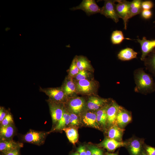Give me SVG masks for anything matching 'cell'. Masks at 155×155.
<instances>
[{"label": "cell", "mask_w": 155, "mask_h": 155, "mask_svg": "<svg viewBox=\"0 0 155 155\" xmlns=\"http://www.w3.org/2000/svg\"><path fill=\"white\" fill-rule=\"evenodd\" d=\"M135 84V92L147 95L155 91V82L150 74L147 73L143 68L137 69L134 71Z\"/></svg>", "instance_id": "6da1fadb"}, {"label": "cell", "mask_w": 155, "mask_h": 155, "mask_svg": "<svg viewBox=\"0 0 155 155\" xmlns=\"http://www.w3.org/2000/svg\"><path fill=\"white\" fill-rule=\"evenodd\" d=\"M115 7L117 13L119 18H122L123 21L124 29L126 30L127 23L129 19L130 10V2L126 0H116Z\"/></svg>", "instance_id": "7a4b0ae2"}, {"label": "cell", "mask_w": 155, "mask_h": 155, "mask_svg": "<svg viewBox=\"0 0 155 155\" xmlns=\"http://www.w3.org/2000/svg\"><path fill=\"white\" fill-rule=\"evenodd\" d=\"M40 90L49 97L50 100L56 102H63L67 97L62 87L44 88L40 87Z\"/></svg>", "instance_id": "3957f363"}, {"label": "cell", "mask_w": 155, "mask_h": 155, "mask_svg": "<svg viewBox=\"0 0 155 155\" xmlns=\"http://www.w3.org/2000/svg\"><path fill=\"white\" fill-rule=\"evenodd\" d=\"M47 133L30 130L23 137V140L26 142L40 146L44 142Z\"/></svg>", "instance_id": "277c9868"}, {"label": "cell", "mask_w": 155, "mask_h": 155, "mask_svg": "<svg viewBox=\"0 0 155 155\" xmlns=\"http://www.w3.org/2000/svg\"><path fill=\"white\" fill-rule=\"evenodd\" d=\"M81 9L85 12L87 15L90 16L100 13L101 8L97 5L94 0H83L78 6L71 9L72 10Z\"/></svg>", "instance_id": "5b68a950"}, {"label": "cell", "mask_w": 155, "mask_h": 155, "mask_svg": "<svg viewBox=\"0 0 155 155\" xmlns=\"http://www.w3.org/2000/svg\"><path fill=\"white\" fill-rule=\"evenodd\" d=\"M115 2L116 0H105L104 5L101 8L100 13L107 18L111 19L117 23L119 21V18L115 8Z\"/></svg>", "instance_id": "8992f818"}, {"label": "cell", "mask_w": 155, "mask_h": 155, "mask_svg": "<svg viewBox=\"0 0 155 155\" xmlns=\"http://www.w3.org/2000/svg\"><path fill=\"white\" fill-rule=\"evenodd\" d=\"M75 84L76 92L80 94H91L95 91L97 88L94 82L87 79L77 81Z\"/></svg>", "instance_id": "52a82bcc"}, {"label": "cell", "mask_w": 155, "mask_h": 155, "mask_svg": "<svg viewBox=\"0 0 155 155\" xmlns=\"http://www.w3.org/2000/svg\"><path fill=\"white\" fill-rule=\"evenodd\" d=\"M137 37L138 38L136 40L140 44L141 47L142 54L141 59L144 61L148 55L155 48V39L148 40L144 36L141 40L138 36Z\"/></svg>", "instance_id": "ba28073f"}, {"label": "cell", "mask_w": 155, "mask_h": 155, "mask_svg": "<svg viewBox=\"0 0 155 155\" xmlns=\"http://www.w3.org/2000/svg\"><path fill=\"white\" fill-rule=\"evenodd\" d=\"M49 106L53 123L56 125L63 115L64 109L60 103L50 100L49 101Z\"/></svg>", "instance_id": "9c48e42d"}, {"label": "cell", "mask_w": 155, "mask_h": 155, "mask_svg": "<svg viewBox=\"0 0 155 155\" xmlns=\"http://www.w3.org/2000/svg\"><path fill=\"white\" fill-rule=\"evenodd\" d=\"M83 124L86 126L100 129V125L98 122L96 113L92 111H88L84 113L82 116Z\"/></svg>", "instance_id": "30bf717a"}, {"label": "cell", "mask_w": 155, "mask_h": 155, "mask_svg": "<svg viewBox=\"0 0 155 155\" xmlns=\"http://www.w3.org/2000/svg\"><path fill=\"white\" fill-rule=\"evenodd\" d=\"M108 101L107 99L91 96L87 102V107L89 110L97 111L107 104Z\"/></svg>", "instance_id": "8fae6325"}, {"label": "cell", "mask_w": 155, "mask_h": 155, "mask_svg": "<svg viewBox=\"0 0 155 155\" xmlns=\"http://www.w3.org/2000/svg\"><path fill=\"white\" fill-rule=\"evenodd\" d=\"M120 106L115 101L110 104L106 111L107 123L109 125L115 124L116 119Z\"/></svg>", "instance_id": "7c38bea8"}, {"label": "cell", "mask_w": 155, "mask_h": 155, "mask_svg": "<svg viewBox=\"0 0 155 155\" xmlns=\"http://www.w3.org/2000/svg\"><path fill=\"white\" fill-rule=\"evenodd\" d=\"M85 105V102L82 98L77 97L71 99L69 103V107L72 113L80 114L83 111Z\"/></svg>", "instance_id": "4fadbf2b"}, {"label": "cell", "mask_w": 155, "mask_h": 155, "mask_svg": "<svg viewBox=\"0 0 155 155\" xmlns=\"http://www.w3.org/2000/svg\"><path fill=\"white\" fill-rule=\"evenodd\" d=\"M132 119L129 113L120 106L117 116L115 124L123 127L131 121Z\"/></svg>", "instance_id": "5bb4252c"}, {"label": "cell", "mask_w": 155, "mask_h": 155, "mask_svg": "<svg viewBox=\"0 0 155 155\" xmlns=\"http://www.w3.org/2000/svg\"><path fill=\"white\" fill-rule=\"evenodd\" d=\"M23 146L22 143L16 142L12 140H1L0 151L5 153L17 148H20Z\"/></svg>", "instance_id": "9a60e30c"}, {"label": "cell", "mask_w": 155, "mask_h": 155, "mask_svg": "<svg viewBox=\"0 0 155 155\" xmlns=\"http://www.w3.org/2000/svg\"><path fill=\"white\" fill-rule=\"evenodd\" d=\"M144 61L146 69L155 77V48L148 55Z\"/></svg>", "instance_id": "2e32d148"}, {"label": "cell", "mask_w": 155, "mask_h": 155, "mask_svg": "<svg viewBox=\"0 0 155 155\" xmlns=\"http://www.w3.org/2000/svg\"><path fill=\"white\" fill-rule=\"evenodd\" d=\"M125 145V143L110 138L106 139L101 144L102 147L109 151H113L117 148L124 146Z\"/></svg>", "instance_id": "e0dca14e"}, {"label": "cell", "mask_w": 155, "mask_h": 155, "mask_svg": "<svg viewBox=\"0 0 155 155\" xmlns=\"http://www.w3.org/2000/svg\"><path fill=\"white\" fill-rule=\"evenodd\" d=\"M137 53L130 48L127 47L121 50L117 55L119 59L122 61H127L136 58Z\"/></svg>", "instance_id": "ac0fdd59"}, {"label": "cell", "mask_w": 155, "mask_h": 155, "mask_svg": "<svg viewBox=\"0 0 155 155\" xmlns=\"http://www.w3.org/2000/svg\"><path fill=\"white\" fill-rule=\"evenodd\" d=\"M62 88L67 96L71 95L76 92L75 83L70 76L65 80Z\"/></svg>", "instance_id": "d6986e66"}, {"label": "cell", "mask_w": 155, "mask_h": 155, "mask_svg": "<svg viewBox=\"0 0 155 155\" xmlns=\"http://www.w3.org/2000/svg\"><path fill=\"white\" fill-rule=\"evenodd\" d=\"M123 131V130L115 124L109 129L108 132V137L110 138L120 142L122 139Z\"/></svg>", "instance_id": "ffe728a7"}, {"label": "cell", "mask_w": 155, "mask_h": 155, "mask_svg": "<svg viewBox=\"0 0 155 155\" xmlns=\"http://www.w3.org/2000/svg\"><path fill=\"white\" fill-rule=\"evenodd\" d=\"M15 131L13 124L6 126H0L1 140H10L14 134Z\"/></svg>", "instance_id": "44dd1931"}, {"label": "cell", "mask_w": 155, "mask_h": 155, "mask_svg": "<svg viewBox=\"0 0 155 155\" xmlns=\"http://www.w3.org/2000/svg\"><path fill=\"white\" fill-rule=\"evenodd\" d=\"M109 104H106L104 106L96 111L97 121L100 125L105 127L107 123V109Z\"/></svg>", "instance_id": "7402d4cb"}, {"label": "cell", "mask_w": 155, "mask_h": 155, "mask_svg": "<svg viewBox=\"0 0 155 155\" xmlns=\"http://www.w3.org/2000/svg\"><path fill=\"white\" fill-rule=\"evenodd\" d=\"M62 130L65 133L69 141L75 145L78 141V134L77 130L74 127H66Z\"/></svg>", "instance_id": "603a6c76"}, {"label": "cell", "mask_w": 155, "mask_h": 155, "mask_svg": "<svg viewBox=\"0 0 155 155\" xmlns=\"http://www.w3.org/2000/svg\"><path fill=\"white\" fill-rule=\"evenodd\" d=\"M75 58L77 65L80 71H86L91 69L90 62L86 57L80 56H76Z\"/></svg>", "instance_id": "cb8c5ba5"}, {"label": "cell", "mask_w": 155, "mask_h": 155, "mask_svg": "<svg viewBox=\"0 0 155 155\" xmlns=\"http://www.w3.org/2000/svg\"><path fill=\"white\" fill-rule=\"evenodd\" d=\"M70 113L64 109L63 115L56 124L54 130H62L70 123Z\"/></svg>", "instance_id": "d4e9b609"}, {"label": "cell", "mask_w": 155, "mask_h": 155, "mask_svg": "<svg viewBox=\"0 0 155 155\" xmlns=\"http://www.w3.org/2000/svg\"><path fill=\"white\" fill-rule=\"evenodd\" d=\"M125 39H130L124 37L122 31L119 30L113 31L111 36V40L113 44H119L121 43Z\"/></svg>", "instance_id": "484cf974"}, {"label": "cell", "mask_w": 155, "mask_h": 155, "mask_svg": "<svg viewBox=\"0 0 155 155\" xmlns=\"http://www.w3.org/2000/svg\"><path fill=\"white\" fill-rule=\"evenodd\" d=\"M130 150L131 155H139L141 150V145L137 140L132 141L130 144Z\"/></svg>", "instance_id": "4316f807"}, {"label": "cell", "mask_w": 155, "mask_h": 155, "mask_svg": "<svg viewBox=\"0 0 155 155\" xmlns=\"http://www.w3.org/2000/svg\"><path fill=\"white\" fill-rule=\"evenodd\" d=\"M79 71L80 70L77 65L75 58L72 61L70 67L69 75L71 78L75 77Z\"/></svg>", "instance_id": "83f0119b"}, {"label": "cell", "mask_w": 155, "mask_h": 155, "mask_svg": "<svg viewBox=\"0 0 155 155\" xmlns=\"http://www.w3.org/2000/svg\"><path fill=\"white\" fill-rule=\"evenodd\" d=\"M13 121L11 115L8 113L3 120L0 122V126H6L13 124Z\"/></svg>", "instance_id": "f1b7e54d"}, {"label": "cell", "mask_w": 155, "mask_h": 155, "mask_svg": "<svg viewBox=\"0 0 155 155\" xmlns=\"http://www.w3.org/2000/svg\"><path fill=\"white\" fill-rule=\"evenodd\" d=\"M70 125L72 126H78L80 124V121L78 115L71 113H70Z\"/></svg>", "instance_id": "f546056e"}, {"label": "cell", "mask_w": 155, "mask_h": 155, "mask_svg": "<svg viewBox=\"0 0 155 155\" xmlns=\"http://www.w3.org/2000/svg\"><path fill=\"white\" fill-rule=\"evenodd\" d=\"M89 74L86 70L80 71L75 77L77 81L87 79L89 77Z\"/></svg>", "instance_id": "4dcf8cb0"}, {"label": "cell", "mask_w": 155, "mask_h": 155, "mask_svg": "<svg viewBox=\"0 0 155 155\" xmlns=\"http://www.w3.org/2000/svg\"><path fill=\"white\" fill-rule=\"evenodd\" d=\"M154 6V3L150 0L142 1L141 4V7L142 10H150Z\"/></svg>", "instance_id": "1f68e13d"}, {"label": "cell", "mask_w": 155, "mask_h": 155, "mask_svg": "<svg viewBox=\"0 0 155 155\" xmlns=\"http://www.w3.org/2000/svg\"><path fill=\"white\" fill-rule=\"evenodd\" d=\"M88 148L92 155H103L102 150L98 147L91 146H88Z\"/></svg>", "instance_id": "d6a6232c"}, {"label": "cell", "mask_w": 155, "mask_h": 155, "mask_svg": "<svg viewBox=\"0 0 155 155\" xmlns=\"http://www.w3.org/2000/svg\"><path fill=\"white\" fill-rule=\"evenodd\" d=\"M142 10V7L130 8L129 19L135 15L141 13Z\"/></svg>", "instance_id": "836d02e7"}, {"label": "cell", "mask_w": 155, "mask_h": 155, "mask_svg": "<svg viewBox=\"0 0 155 155\" xmlns=\"http://www.w3.org/2000/svg\"><path fill=\"white\" fill-rule=\"evenodd\" d=\"M141 13L142 17L146 20L150 19L152 16V12L150 10H142Z\"/></svg>", "instance_id": "e575fe53"}, {"label": "cell", "mask_w": 155, "mask_h": 155, "mask_svg": "<svg viewBox=\"0 0 155 155\" xmlns=\"http://www.w3.org/2000/svg\"><path fill=\"white\" fill-rule=\"evenodd\" d=\"M142 1L140 0H134L130 2V8L142 7L141 4Z\"/></svg>", "instance_id": "d590c367"}, {"label": "cell", "mask_w": 155, "mask_h": 155, "mask_svg": "<svg viewBox=\"0 0 155 155\" xmlns=\"http://www.w3.org/2000/svg\"><path fill=\"white\" fill-rule=\"evenodd\" d=\"M146 153L148 155H155V148L149 146H147L145 148Z\"/></svg>", "instance_id": "8d00e7d4"}, {"label": "cell", "mask_w": 155, "mask_h": 155, "mask_svg": "<svg viewBox=\"0 0 155 155\" xmlns=\"http://www.w3.org/2000/svg\"><path fill=\"white\" fill-rule=\"evenodd\" d=\"M8 113L2 107L0 108V122H1L5 117Z\"/></svg>", "instance_id": "74e56055"}, {"label": "cell", "mask_w": 155, "mask_h": 155, "mask_svg": "<svg viewBox=\"0 0 155 155\" xmlns=\"http://www.w3.org/2000/svg\"><path fill=\"white\" fill-rule=\"evenodd\" d=\"M20 148H17L7 152L4 153L5 155H21L20 153Z\"/></svg>", "instance_id": "f35d334b"}, {"label": "cell", "mask_w": 155, "mask_h": 155, "mask_svg": "<svg viewBox=\"0 0 155 155\" xmlns=\"http://www.w3.org/2000/svg\"><path fill=\"white\" fill-rule=\"evenodd\" d=\"M77 151L80 155H86V151L85 147L81 146L77 149Z\"/></svg>", "instance_id": "ab89813d"}, {"label": "cell", "mask_w": 155, "mask_h": 155, "mask_svg": "<svg viewBox=\"0 0 155 155\" xmlns=\"http://www.w3.org/2000/svg\"><path fill=\"white\" fill-rule=\"evenodd\" d=\"M86 155H92L91 152L89 150L86 151Z\"/></svg>", "instance_id": "60d3db41"}, {"label": "cell", "mask_w": 155, "mask_h": 155, "mask_svg": "<svg viewBox=\"0 0 155 155\" xmlns=\"http://www.w3.org/2000/svg\"><path fill=\"white\" fill-rule=\"evenodd\" d=\"M107 155H117V154H116L111 153H107L106 154Z\"/></svg>", "instance_id": "b9f144b4"}, {"label": "cell", "mask_w": 155, "mask_h": 155, "mask_svg": "<svg viewBox=\"0 0 155 155\" xmlns=\"http://www.w3.org/2000/svg\"><path fill=\"white\" fill-rule=\"evenodd\" d=\"M71 155H80L78 152L73 153Z\"/></svg>", "instance_id": "7bdbcfd3"}, {"label": "cell", "mask_w": 155, "mask_h": 155, "mask_svg": "<svg viewBox=\"0 0 155 155\" xmlns=\"http://www.w3.org/2000/svg\"><path fill=\"white\" fill-rule=\"evenodd\" d=\"M0 155H5L2 152H0Z\"/></svg>", "instance_id": "ee69618b"}, {"label": "cell", "mask_w": 155, "mask_h": 155, "mask_svg": "<svg viewBox=\"0 0 155 155\" xmlns=\"http://www.w3.org/2000/svg\"><path fill=\"white\" fill-rule=\"evenodd\" d=\"M142 155H148L147 153H143Z\"/></svg>", "instance_id": "f6af8a7d"}, {"label": "cell", "mask_w": 155, "mask_h": 155, "mask_svg": "<svg viewBox=\"0 0 155 155\" xmlns=\"http://www.w3.org/2000/svg\"><path fill=\"white\" fill-rule=\"evenodd\" d=\"M153 23H155V21L153 22Z\"/></svg>", "instance_id": "bcb514c9"}]
</instances>
